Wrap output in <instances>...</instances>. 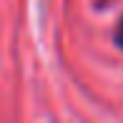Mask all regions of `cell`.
<instances>
[{
  "label": "cell",
  "instance_id": "obj_1",
  "mask_svg": "<svg viewBox=\"0 0 123 123\" xmlns=\"http://www.w3.org/2000/svg\"><path fill=\"white\" fill-rule=\"evenodd\" d=\"M116 43H118V45L123 48V20L118 23V30H116Z\"/></svg>",
  "mask_w": 123,
  "mask_h": 123
}]
</instances>
